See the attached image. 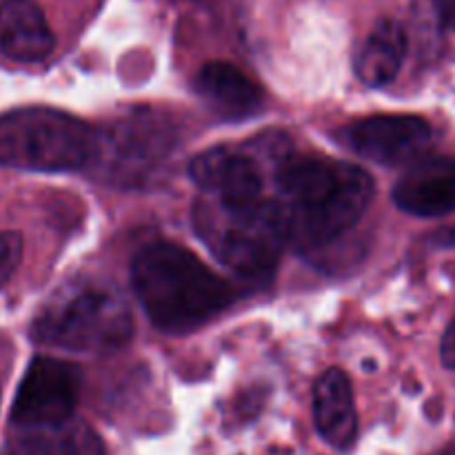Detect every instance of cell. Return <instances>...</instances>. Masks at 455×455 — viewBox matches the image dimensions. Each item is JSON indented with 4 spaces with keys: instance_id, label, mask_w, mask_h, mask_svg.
I'll return each instance as SVG.
<instances>
[{
    "instance_id": "6da1fadb",
    "label": "cell",
    "mask_w": 455,
    "mask_h": 455,
    "mask_svg": "<svg viewBox=\"0 0 455 455\" xmlns=\"http://www.w3.org/2000/svg\"><path fill=\"white\" fill-rule=\"evenodd\" d=\"M275 187L289 244L300 247H324L354 229L373 198L364 169L320 156L280 158Z\"/></svg>"
},
{
    "instance_id": "7a4b0ae2",
    "label": "cell",
    "mask_w": 455,
    "mask_h": 455,
    "mask_svg": "<svg viewBox=\"0 0 455 455\" xmlns=\"http://www.w3.org/2000/svg\"><path fill=\"white\" fill-rule=\"evenodd\" d=\"M142 309L160 331L182 336L229 309L234 289L189 249L173 243L147 244L132 265Z\"/></svg>"
},
{
    "instance_id": "3957f363",
    "label": "cell",
    "mask_w": 455,
    "mask_h": 455,
    "mask_svg": "<svg viewBox=\"0 0 455 455\" xmlns=\"http://www.w3.org/2000/svg\"><path fill=\"white\" fill-rule=\"evenodd\" d=\"M133 320L123 293L102 278L62 284L31 327L34 342L74 354H111L132 340Z\"/></svg>"
},
{
    "instance_id": "277c9868",
    "label": "cell",
    "mask_w": 455,
    "mask_h": 455,
    "mask_svg": "<svg viewBox=\"0 0 455 455\" xmlns=\"http://www.w3.org/2000/svg\"><path fill=\"white\" fill-rule=\"evenodd\" d=\"M194 225L209 251L243 278L269 275L289 244L278 200L262 198L234 207L207 196L196 204Z\"/></svg>"
},
{
    "instance_id": "5b68a950",
    "label": "cell",
    "mask_w": 455,
    "mask_h": 455,
    "mask_svg": "<svg viewBox=\"0 0 455 455\" xmlns=\"http://www.w3.org/2000/svg\"><path fill=\"white\" fill-rule=\"evenodd\" d=\"M98 133L76 116L25 107L0 116V167L78 172L93 163Z\"/></svg>"
},
{
    "instance_id": "8992f818",
    "label": "cell",
    "mask_w": 455,
    "mask_h": 455,
    "mask_svg": "<svg viewBox=\"0 0 455 455\" xmlns=\"http://www.w3.org/2000/svg\"><path fill=\"white\" fill-rule=\"evenodd\" d=\"M80 395V371L56 358H36L27 367L12 407L18 429L60 425L74 418Z\"/></svg>"
},
{
    "instance_id": "52a82bcc",
    "label": "cell",
    "mask_w": 455,
    "mask_h": 455,
    "mask_svg": "<svg viewBox=\"0 0 455 455\" xmlns=\"http://www.w3.org/2000/svg\"><path fill=\"white\" fill-rule=\"evenodd\" d=\"M340 140L363 158L395 167L422 160L434 145V129L420 116L380 114L347 124Z\"/></svg>"
},
{
    "instance_id": "ba28073f",
    "label": "cell",
    "mask_w": 455,
    "mask_h": 455,
    "mask_svg": "<svg viewBox=\"0 0 455 455\" xmlns=\"http://www.w3.org/2000/svg\"><path fill=\"white\" fill-rule=\"evenodd\" d=\"M172 147L173 133L167 124L158 118L138 116L98 133L93 163H100L102 172L118 178L120 182L127 178L138 180L160 167Z\"/></svg>"
},
{
    "instance_id": "9c48e42d",
    "label": "cell",
    "mask_w": 455,
    "mask_h": 455,
    "mask_svg": "<svg viewBox=\"0 0 455 455\" xmlns=\"http://www.w3.org/2000/svg\"><path fill=\"white\" fill-rule=\"evenodd\" d=\"M189 176L209 198L225 204L262 200V169L253 156L234 147H213L189 163Z\"/></svg>"
},
{
    "instance_id": "30bf717a",
    "label": "cell",
    "mask_w": 455,
    "mask_h": 455,
    "mask_svg": "<svg viewBox=\"0 0 455 455\" xmlns=\"http://www.w3.org/2000/svg\"><path fill=\"white\" fill-rule=\"evenodd\" d=\"M394 200L411 216L435 218L455 212V158H422L395 182Z\"/></svg>"
},
{
    "instance_id": "8fae6325",
    "label": "cell",
    "mask_w": 455,
    "mask_h": 455,
    "mask_svg": "<svg viewBox=\"0 0 455 455\" xmlns=\"http://www.w3.org/2000/svg\"><path fill=\"white\" fill-rule=\"evenodd\" d=\"M196 92L220 118L243 120L260 109L262 92L243 69L225 60L207 62L196 76Z\"/></svg>"
},
{
    "instance_id": "7c38bea8",
    "label": "cell",
    "mask_w": 455,
    "mask_h": 455,
    "mask_svg": "<svg viewBox=\"0 0 455 455\" xmlns=\"http://www.w3.org/2000/svg\"><path fill=\"white\" fill-rule=\"evenodd\" d=\"M0 52L16 62H40L53 52V34L34 0L0 4Z\"/></svg>"
},
{
    "instance_id": "4fadbf2b",
    "label": "cell",
    "mask_w": 455,
    "mask_h": 455,
    "mask_svg": "<svg viewBox=\"0 0 455 455\" xmlns=\"http://www.w3.org/2000/svg\"><path fill=\"white\" fill-rule=\"evenodd\" d=\"M315 429L327 444L349 449L358 435V413L349 378L340 369H329L314 389Z\"/></svg>"
},
{
    "instance_id": "5bb4252c",
    "label": "cell",
    "mask_w": 455,
    "mask_h": 455,
    "mask_svg": "<svg viewBox=\"0 0 455 455\" xmlns=\"http://www.w3.org/2000/svg\"><path fill=\"white\" fill-rule=\"evenodd\" d=\"M4 455H105L96 431L83 420L18 429Z\"/></svg>"
},
{
    "instance_id": "9a60e30c",
    "label": "cell",
    "mask_w": 455,
    "mask_h": 455,
    "mask_svg": "<svg viewBox=\"0 0 455 455\" xmlns=\"http://www.w3.org/2000/svg\"><path fill=\"white\" fill-rule=\"evenodd\" d=\"M404 53H407V34L403 25L385 18L364 40L355 58V74L369 87H382L398 76Z\"/></svg>"
},
{
    "instance_id": "2e32d148",
    "label": "cell",
    "mask_w": 455,
    "mask_h": 455,
    "mask_svg": "<svg viewBox=\"0 0 455 455\" xmlns=\"http://www.w3.org/2000/svg\"><path fill=\"white\" fill-rule=\"evenodd\" d=\"M22 256V240L18 234H0V289L7 284Z\"/></svg>"
},
{
    "instance_id": "e0dca14e",
    "label": "cell",
    "mask_w": 455,
    "mask_h": 455,
    "mask_svg": "<svg viewBox=\"0 0 455 455\" xmlns=\"http://www.w3.org/2000/svg\"><path fill=\"white\" fill-rule=\"evenodd\" d=\"M443 360L449 369H455V320L443 338Z\"/></svg>"
},
{
    "instance_id": "ac0fdd59",
    "label": "cell",
    "mask_w": 455,
    "mask_h": 455,
    "mask_svg": "<svg viewBox=\"0 0 455 455\" xmlns=\"http://www.w3.org/2000/svg\"><path fill=\"white\" fill-rule=\"evenodd\" d=\"M435 9H438L444 25L455 31V0H435Z\"/></svg>"
},
{
    "instance_id": "d6986e66",
    "label": "cell",
    "mask_w": 455,
    "mask_h": 455,
    "mask_svg": "<svg viewBox=\"0 0 455 455\" xmlns=\"http://www.w3.org/2000/svg\"><path fill=\"white\" fill-rule=\"evenodd\" d=\"M443 455H455V449H449V451H444Z\"/></svg>"
}]
</instances>
